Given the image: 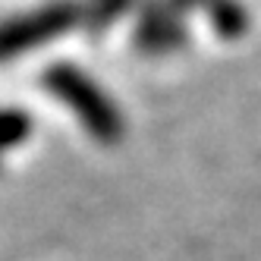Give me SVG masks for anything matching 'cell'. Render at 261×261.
<instances>
[{"label": "cell", "instance_id": "cell-1", "mask_svg": "<svg viewBox=\"0 0 261 261\" xmlns=\"http://www.w3.org/2000/svg\"><path fill=\"white\" fill-rule=\"evenodd\" d=\"M41 85L79 117V123L85 126V133L95 142L117 145L126 136V120L117 110V104L110 101L104 95V88L91 82L82 69L69 66V63H57V66H50L41 76Z\"/></svg>", "mask_w": 261, "mask_h": 261}, {"label": "cell", "instance_id": "cell-2", "mask_svg": "<svg viewBox=\"0 0 261 261\" xmlns=\"http://www.w3.org/2000/svg\"><path fill=\"white\" fill-rule=\"evenodd\" d=\"M76 22H82V4H72V0H57V4L38 7L32 13L13 16L0 22V60H10L19 50L60 38Z\"/></svg>", "mask_w": 261, "mask_h": 261}, {"label": "cell", "instance_id": "cell-3", "mask_svg": "<svg viewBox=\"0 0 261 261\" xmlns=\"http://www.w3.org/2000/svg\"><path fill=\"white\" fill-rule=\"evenodd\" d=\"M186 13L173 7V0H148L136 25V47L142 54H167L186 47Z\"/></svg>", "mask_w": 261, "mask_h": 261}, {"label": "cell", "instance_id": "cell-4", "mask_svg": "<svg viewBox=\"0 0 261 261\" xmlns=\"http://www.w3.org/2000/svg\"><path fill=\"white\" fill-rule=\"evenodd\" d=\"M173 7L182 10V13L201 7L204 13H208V19L214 22L220 38H239V35L249 29V22H252L249 10L242 7L239 0H173Z\"/></svg>", "mask_w": 261, "mask_h": 261}, {"label": "cell", "instance_id": "cell-5", "mask_svg": "<svg viewBox=\"0 0 261 261\" xmlns=\"http://www.w3.org/2000/svg\"><path fill=\"white\" fill-rule=\"evenodd\" d=\"M133 7H136V0H85L82 4V25L91 35H104L107 25H114Z\"/></svg>", "mask_w": 261, "mask_h": 261}, {"label": "cell", "instance_id": "cell-6", "mask_svg": "<svg viewBox=\"0 0 261 261\" xmlns=\"http://www.w3.org/2000/svg\"><path fill=\"white\" fill-rule=\"evenodd\" d=\"M32 136V117L19 107H0V154Z\"/></svg>", "mask_w": 261, "mask_h": 261}]
</instances>
